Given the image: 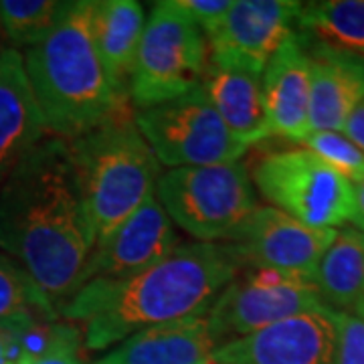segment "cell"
Returning <instances> with one entry per match:
<instances>
[{"instance_id":"1","label":"cell","mask_w":364,"mask_h":364,"mask_svg":"<svg viewBox=\"0 0 364 364\" xmlns=\"http://www.w3.org/2000/svg\"><path fill=\"white\" fill-rule=\"evenodd\" d=\"M0 251L61 312L93 251L69 142L47 136L0 182Z\"/></svg>"},{"instance_id":"2","label":"cell","mask_w":364,"mask_h":364,"mask_svg":"<svg viewBox=\"0 0 364 364\" xmlns=\"http://www.w3.org/2000/svg\"><path fill=\"white\" fill-rule=\"evenodd\" d=\"M241 267L229 243H182L148 269L87 282L59 318L79 324L85 348L105 350L146 328L207 314Z\"/></svg>"},{"instance_id":"3","label":"cell","mask_w":364,"mask_h":364,"mask_svg":"<svg viewBox=\"0 0 364 364\" xmlns=\"http://www.w3.org/2000/svg\"><path fill=\"white\" fill-rule=\"evenodd\" d=\"M93 0H73L43 39L25 53V71L47 132L75 140L126 107L100 59L91 28Z\"/></svg>"},{"instance_id":"4","label":"cell","mask_w":364,"mask_h":364,"mask_svg":"<svg viewBox=\"0 0 364 364\" xmlns=\"http://www.w3.org/2000/svg\"><path fill=\"white\" fill-rule=\"evenodd\" d=\"M69 154L95 247L156 195L160 162L128 107L69 140Z\"/></svg>"},{"instance_id":"5","label":"cell","mask_w":364,"mask_h":364,"mask_svg":"<svg viewBox=\"0 0 364 364\" xmlns=\"http://www.w3.org/2000/svg\"><path fill=\"white\" fill-rule=\"evenodd\" d=\"M156 198L174 227L198 243H225L259 207L243 160L166 170L156 182Z\"/></svg>"},{"instance_id":"6","label":"cell","mask_w":364,"mask_h":364,"mask_svg":"<svg viewBox=\"0 0 364 364\" xmlns=\"http://www.w3.org/2000/svg\"><path fill=\"white\" fill-rule=\"evenodd\" d=\"M208 43L205 33L174 0L152 6L128 81L136 109L176 100L200 87L207 75Z\"/></svg>"},{"instance_id":"7","label":"cell","mask_w":364,"mask_h":364,"mask_svg":"<svg viewBox=\"0 0 364 364\" xmlns=\"http://www.w3.org/2000/svg\"><path fill=\"white\" fill-rule=\"evenodd\" d=\"M251 181L269 207L314 229H336L352 221L354 184L306 148L267 152Z\"/></svg>"},{"instance_id":"8","label":"cell","mask_w":364,"mask_h":364,"mask_svg":"<svg viewBox=\"0 0 364 364\" xmlns=\"http://www.w3.org/2000/svg\"><path fill=\"white\" fill-rule=\"evenodd\" d=\"M134 119L160 166L168 170L233 164L247 152L225 126L203 87L136 109Z\"/></svg>"},{"instance_id":"9","label":"cell","mask_w":364,"mask_h":364,"mask_svg":"<svg viewBox=\"0 0 364 364\" xmlns=\"http://www.w3.org/2000/svg\"><path fill=\"white\" fill-rule=\"evenodd\" d=\"M310 277L241 267L208 308L210 332L223 346L298 314L326 310Z\"/></svg>"},{"instance_id":"10","label":"cell","mask_w":364,"mask_h":364,"mask_svg":"<svg viewBox=\"0 0 364 364\" xmlns=\"http://www.w3.org/2000/svg\"><path fill=\"white\" fill-rule=\"evenodd\" d=\"M336 229H314L273 207H257L225 243L233 245L243 267L275 269L314 279Z\"/></svg>"},{"instance_id":"11","label":"cell","mask_w":364,"mask_h":364,"mask_svg":"<svg viewBox=\"0 0 364 364\" xmlns=\"http://www.w3.org/2000/svg\"><path fill=\"white\" fill-rule=\"evenodd\" d=\"M299 9L296 0H233L225 21L207 35L210 65L261 73L296 33Z\"/></svg>"},{"instance_id":"12","label":"cell","mask_w":364,"mask_h":364,"mask_svg":"<svg viewBox=\"0 0 364 364\" xmlns=\"http://www.w3.org/2000/svg\"><path fill=\"white\" fill-rule=\"evenodd\" d=\"M334 310L286 318L243 338L231 340L213 354L217 364H334Z\"/></svg>"},{"instance_id":"13","label":"cell","mask_w":364,"mask_h":364,"mask_svg":"<svg viewBox=\"0 0 364 364\" xmlns=\"http://www.w3.org/2000/svg\"><path fill=\"white\" fill-rule=\"evenodd\" d=\"M181 245L178 229L158 203L156 195L150 196L93 247L83 269L81 287L91 279H122L148 269Z\"/></svg>"},{"instance_id":"14","label":"cell","mask_w":364,"mask_h":364,"mask_svg":"<svg viewBox=\"0 0 364 364\" xmlns=\"http://www.w3.org/2000/svg\"><path fill=\"white\" fill-rule=\"evenodd\" d=\"M261 95L272 136L299 144L310 134V55L296 33L261 71Z\"/></svg>"},{"instance_id":"15","label":"cell","mask_w":364,"mask_h":364,"mask_svg":"<svg viewBox=\"0 0 364 364\" xmlns=\"http://www.w3.org/2000/svg\"><path fill=\"white\" fill-rule=\"evenodd\" d=\"M47 136L18 49L0 51V182Z\"/></svg>"},{"instance_id":"16","label":"cell","mask_w":364,"mask_h":364,"mask_svg":"<svg viewBox=\"0 0 364 364\" xmlns=\"http://www.w3.org/2000/svg\"><path fill=\"white\" fill-rule=\"evenodd\" d=\"M304 47L310 55V132H342L364 100V57L308 43Z\"/></svg>"},{"instance_id":"17","label":"cell","mask_w":364,"mask_h":364,"mask_svg":"<svg viewBox=\"0 0 364 364\" xmlns=\"http://www.w3.org/2000/svg\"><path fill=\"white\" fill-rule=\"evenodd\" d=\"M217 348L203 314L136 332L95 364H213Z\"/></svg>"},{"instance_id":"18","label":"cell","mask_w":364,"mask_h":364,"mask_svg":"<svg viewBox=\"0 0 364 364\" xmlns=\"http://www.w3.org/2000/svg\"><path fill=\"white\" fill-rule=\"evenodd\" d=\"M200 87L237 142L249 148L272 138L261 95V73L208 65Z\"/></svg>"},{"instance_id":"19","label":"cell","mask_w":364,"mask_h":364,"mask_svg":"<svg viewBox=\"0 0 364 364\" xmlns=\"http://www.w3.org/2000/svg\"><path fill=\"white\" fill-rule=\"evenodd\" d=\"M146 13L136 0H93V41L109 79L128 95L132 67L142 41Z\"/></svg>"},{"instance_id":"20","label":"cell","mask_w":364,"mask_h":364,"mask_svg":"<svg viewBox=\"0 0 364 364\" xmlns=\"http://www.w3.org/2000/svg\"><path fill=\"white\" fill-rule=\"evenodd\" d=\"M314 284L322 301L334 312L364 308V231H336L316 269Z\"/></svg>"},{"instance_id":"21","label":"cell","mask_w":364,"mask_h":364,"mask_svg":"<svg viewBox=\"0 0 364 364\" xmlns=\"http://www.w3.org/2000/svg\"><path fill=\"white\" fill-rule=\"evenodd\" d=\"M296 28L308 45L364 57V0L301 2Z\"/></svg>"},{"instance_id":"22","label":"cell","mask_w":364,"mask_h":364,"mask_svg":"<svg viewBox=\"0 0 364 364\" xmlns=\"http://www.w3.org/2000/svg\"><path fill=\"white\" fill-rule=\"evenodd\" d=\"M69 4L67 0H0V31L13 49H31L61 21Z\"/></svg>"},{"instance_id":"23","label":"cell","mask_w":364,"mask_h":364,"mask_svg":"<svg viewBox=\"0 0 364 364\" xmlns=\"http://www.w3.org/2000/svg\"><path fill=\"white\" fill-rule=\"evenodd\" d=\"M23 316H45L53 320L59 318L25 269L0 251V322Z\"/></svg>"},{"instance_id":"24","label":"cell","mask_w":364,"mask_h":364,"mask_svg":"<svg viewBox=\"0 0 364 364\" xmlns=\"http://www.w3.org/2000/svg\"><path fill=\"white\" fill-rule=\"evenodd\" d=\"M299 144L354 186L364 181V152L344 132L312 130Z\"/></svg>"},{"instance_id":"25","label":"cell","mask_w":364,"mask_h":364,"mask_svg":"<svg viewBox=\"0 0 364 364\" xmlns=\"http://www.w3.org/2000/svg\"><path fill=\"white\" fill-rule=\"evenodd\" d=\"M16 364H83L79 330L69 322H55L47 348L39 356L21 358Z\"/></svg>"},{"instance_id":"26","label":"cell","mask_w":364,"mask_h":364,"mask_svg":"<svg viewBox=\"0 0 364 364\" xmlns=\"http://www.w3.org/2000/svg\"><path fill=\"white\" fill-rule=\"evenodd\" d=\"M336 352L334 364H364V310L334 312Z\"/></svg>"},{"instance_id":"27","label":"cell","mask_w":364,"mask_h":364,"mask_svg":"<svg viewBox=\"0 0 364 364\" xmlns=\"http://www.w3.org/2000/svg\"><path fill=\"white\" fill-rule=\"evenodd\" d=\"M174 4L200 26V31L207 37L208 33H213L225 21V16L233 6V0H174Z\"/></svg>"},{"instance_id":"28","label":"cell","mask_w":364,"mask_h":364,"mask_svg":"<svg viewBox=\"0 0 364 364\" xmlns=\"http://www.w3.org/2000/svg\"><path fill=\"white\" fill-rule=\"evenodd\" d=\"M342 132L364 152V100L354 107V112L346 119Z\"/></svg>"},{"instance_id":"29","label":"cell","mask_w":364,"mask_h":364,"mask_svg":"<svg viewBox=\"0 0 364 364\" xmlns=\"http://www.w3.org/2000/svg\"><path fill=\"white\" fill-rule=\"evenodd\" d=\"M358 231H364V181L354 186V213L352 221Z\"/></svg>"},{"instance_id":"30","label":"cell","mask_w":364,"mask_h":364,"mask_svg":"<svg viewBox=\"0 0 364 364\" xmlns=\"http://www.w3.org/2000/svg\"><path fill=\"white\" fill-rule=\"evenodd\" d=\"M0 364H9V342L2 322H0Z\"/></svg>"},{"instance_id":"31","label":"cell","mask_w":364,"mask_h":364,"mask_svg":"<svg viewBox=\"0 0 364 364\" xmlns=\"http://www.w3.org/2000/svg\"><path fill=\"white\" fill-rule=\"evenodd\" d=\"M213 364H217V363H213Z\"/></svg>"},{"instance_id":"32","label":"cell","mask_w":364,"mask_h":364,"mask_svg":"<svg viewBox=\"0 0 364 364\" xmlns=\"http://www.w3.org/2000/svg\"><path fill=\"white\" fill-rule=\"evenodd\" d=\"M0 51H2V49H0Z\"/></svg>"},{"instance_id":"33","label":"cell","mask_w":364,"mask_h":364,"mask_svg":"<svg viewBox=\"0 0 364 364\" xmlns=\"http://www.w3.org/2000/svg\"><path fill=\"white\" fill-rule=\"evenodd\" d=\"M363 310H364V308H363Z\"/></svg>"}]
</instances>
